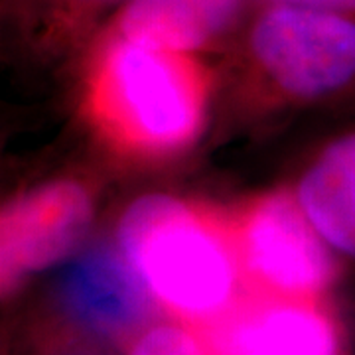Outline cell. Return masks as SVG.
I'll use <instances>...</instances> for the list:
<instances>
[{
  "instance_id": "cell-13",
  "label": "cell",
  "mask_w": 355,
  "mask_h": 355,
  "mask_svg": "<svg viewBox=\"0 0 355 355\" xmlns=\"http://www.w3.org/2000/svg\"><path fill=\"white\" fill-rule=\"evenodd\" d=\"M51 355H105L89 343H67L64 347H55Z\"/></svg>"
},
{
  "instance_id": "cell-3",
  "label": "cell",
  "mask_w": 355,
  "mask_h": 355,
  "mask_svg": "<svg viewBox=\"0 0 355 355\" xmlns=\"http://www.w3.org/2000/svg\"><path fill=\"white\" fill-rule=\"evenodd\" d=\"M251 50L284 91L330 95L355 81V16L268 2L254 18Z\"/></svg>"
},
{
  "instance_id": "cell-7",
  "label": "cell",
  "mask_w": 355,
  "mask_h": 355,
  "mask_svg": "<svg viewBox=\"0 0 355 355\" xmlns=\"http://www.w3.org/2000/svg\"><path fill=\"white\" fill-rule=\"evenodd\" d=\"M209 355H342L336 322L308 300L277 298L217 318Z\"/></svg>"
},
{
  "instance_id": "cell-8",
  "label": "cell",
  "mask_w": 355,
  "mask_h": 355,
  "mask_svg": "<svg viewBox=\"0 0 355 355\" xmlns=\"http://www.w3.org/2000/svg\"><path fill=\"white\" fill-rule=\"evenodd\" d=\"M245 0H127L114 34L160 50L186 53L225 34Z\"/></svg>"
},
{
  "instance_id": "cell-5",
  "label": "cell",
  "mask_w": 355,
  "mask_h": 355,
  "mask_svg": "<svg viewBox=\"0 0 355 355\" xmlns=\"http://www.w3.org/2000/svg\"><path fill=\"white\" fill-rule=\"evenodd\" d=\"M93 216L76 182H51L10 202L0 219V279L4 294L76 249Z\"/></svg>"
},
{
  "instance_id": "cell-9",
  "label": "cell",
  "mask_w": 355,
  "mask_h": 355,
  "mask_svg": "<svg viewBox=\"0 0 355 355\" xmlns=\"http://www.w3.org/2000/svg\"><path fill=\"white\" fill-rule=\"evenodd\" d=\"M298 203L331 249L355 259V132L318 156L300 182Z\"/></svg>"
},
{
  "instance_id": "cell-1",
  "label": "cell",
  "mask_w": 355,
  "mask_h": 355,
  "mask_svg": "<svg viewBox=\"0 0 355 355\" xmlns=\"http://www.w3.org/2000/svg\"><path fill=\"white\" fill-rule=\"evenodd\" d=\"M119 249L154 302L186 320L214 322L229 310L237 263L198 214L172 196H144L121 217Z\"/></svg>"
},
{
  "instance_id": "cell-10",
  "label": "cell",
  "mask_w": 355,
  "mask_h": 355,
  "mask_svg": "<svg viewBox=\"0 0 355 355\" xmlns=\"http://www.w3.org/2000/svg\"><path fill=\"white\" fill-rule=\"evenodd\" d=\"M127 355H209L205 342L176 324H156L137 334Z\"/></svg>"
},
{
  "instance_id": "cell-12",
  "label": "cell",
  "mask_w": 355,
  "mask_h": 355,
  "mask_svg": "<svg viewBox=\"0 0 355 355\" xmlns=\"http://www.w3.org/2000/svg\"><path fill=\"white\" fill-rule=\"evenodd\" d=\"M268 2L296 4V6H308V8H318V10L355 16V0H268Z\"/></svg>"
},
{
  "instance_id": "cell-2",
  "label": "cell",
  "mask_w": 355,
  "mask_h": 355,
  "mask_svg": "<svg viewBox=\"0 0 355 355\" xmlns=\"http://www.w3.org/2000/svg\"><path fill=\"white\" fill-rule=\"evenodd\" d=\"M180 55L121 34L103 53V113L121 137L140 148L168 153L198 135L202 97Z\"/></svg>"
},
{
  "instance_id": "cell-6",
  "label": "cell",
  "mask_w": 355,
  "mask_h": 355,
  "mask_svg": "<svg viewBox=\"0 0 355 355\" xmlns=\"http://www.w3.org/2000/svg\"><path fill=\"white\" fill-rule=\"evenodd\" d=\"M58 296L67 316L103 340L142 331L154 306L153 294L121 249L81 254L64 270Z\"/></svg>"
},
{
  "instance_id": "cell-4",
  "label": "cell",
  "mask_w": 355,
  "mask_h": 355,
  "mask_svg": "<svg viewBox=\"0 0 355 355\" xmlns=\"http://www.w3.org/2000/svg\"><path fill=\"white\" fill-rule=\"evenodd\" d=\"M330 245L291 196H268L247 216L241 261L249 277L279 298L312 300L334 279Z\"/></svg>"
},
{
  "instance_id": "cell-11",
  "label": "cell",
  "mask_w": 355,
  "mask_h": 355,
  "mask_svg": "<svg viewBox=\"0 0 355 355\" xmlns=\"http://www.w3.org/2000/svg\"><path fill=\"white\" fill-rule=\"evenodd\" d=\"M55 14L64 18H87L111 6H123L127 0H44Z\"/></svg>"
}]
</instances>
